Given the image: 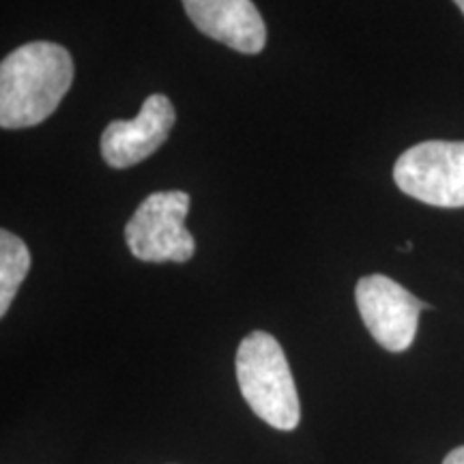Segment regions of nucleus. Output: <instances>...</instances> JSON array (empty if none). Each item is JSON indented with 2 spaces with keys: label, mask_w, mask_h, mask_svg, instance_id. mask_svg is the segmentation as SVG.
Returning a JSON list of instances; mask_svg holds the SVG:
<instances>
[{
  "label": "nucleus",
  "mask_w": 464,
  "mask_h": 464,
  "mask_svg": "<svg viewBox=\"0 0 464 464\" xmlns=\"http://www.w3.org/2000/svg\"><path fill=\"white\" fill-rule=\"evenodd\" d=\"M177 121L172 102L166 95L144 100L133 121H112L102 133V158L112 168H130L153 155L168 140Z\"/></svg>",
  "instance_id": "obj_6"
},
{
  "label": "nucleus",
  "mask_w": 464,
  "mask_h": 464,
  "mask_svg": "<svg viewBox=\"0 0 464 464\" xmlns=\"http://www.w3.org/2000/svg\"><path fill=\"white\" fill-rule=\"evenodd\" d=\"M237 381L249 409L276 430L299 426L301 404L280 342L266 332L243 338L237 351Z\"/></svg>",
  "instance_id": "obj_2"
},
{
  "label": "nucleus",
  "mask_w": 464,
  "mask_h": 464,
  "mask_svg": "<svg viewBox=\"0 0 464 464\" xmlns=\"http://www.w3.org/2000/svg\"><path fill=\"white\" fill-rule=\"evenodd\" d=\"M189 196L185 191H158L142 200L125 226L130 252L144 263H188L196 241L185 228Z\"/></svg>",
  "instance_id": "obj_3"
},
{
  "label": "nucleus",
  "mask_w": 464,
  "mask_h": 464,
  "mask_svg": "<svg viewBox=\"0 0 464 464\" xmlns=\"http://www.w3.org/2000/svg\"><path fill=\"white\" fill-rule=\"evenodd\" d=\"M443 464H464V445L462 448H456L454 451H450Z\"/></svg>",
  "instance_id": "obj_9"
},
{
  "label": "nucleus",
  "mask_w": 464,
  "mask_h": 464,
  "mask_svg": "<svg viewBox=\"0 0 464 464\" xmlns=\"http://www.w3.org/2000/svg\"><path fill=\"white\" fill-rule=\"evenodd\" d=\"M73 82V58L63 45L33 42L0 65V125L24 130L44 123Z\"/></svg>",
  "instance_id": "obj_1"
},
{
  "label": "nucleus",
  "mask_w": 464,
  "mask_h": 464,
  "mask_svg": "<svg viewBox=\"0 0 464 464\" xmlns=\"http://www.w3.org/2000/svg\"><path fill=\"white\" fill-rule=\"evenodd\" d=\"M454 3L458 5V9H460L462 14H464V0H454Z\"/></svg>",
  "instance_id": "obj_10"
},
{
  "label": "nucleus",
  "mask_w": 464,
  "mask_h": 464,
  "mask_svg": "<svg viewBox=\"0 0 464 464\" xmlns=\"http://www.w3.org/2000/svg\"><path fill=\"white\" fill-rule=\"evenodd\" d=\"M31 269V252L26 243L14 232H0V316L9 312L22 282Z\"/></svg>",
  "instance_id": "obj_8"
},
{
  "label": "nucleus",
  "mask_w": 464,
  "mask_h": 464,
  "mask_svg": "<svg viewBox=\"0 0 464 464\" xmlns=\"http://www.w3.org/2000/svg\"><path fill=\"white\" fill-rule=\"evenodd\" d=\"M357 310L372 338L390 353H404L413 344L421 310H432L392 277L365 276L355 288Z\"/></svg>",
  "instance_id": "obj_5"
},
{
  "label": "nucleus",
  "mask_w": 464,
  "mask_h": 464,
  "mask_svg": "<svg viewBox=\"0 0 464 464\" xmlns=\"http://www.w3.org/2000/svg\"><path fill=\"white\" fill-rule=\"evenodd\" d=\"M202 34L243 52L258 54L266 44L263 15L252 0H181Z\"/></svg>",
  "instance_id": "obj_7"
},
{
  "label": "nucleus",
  "mask_w": 464,
  "mask_h": 464,
  "mask_svg": "<svg viewBox=\"0 0 464 464\" xmlns=\"http://www.w3.org/2000/svg\"><path fill=\"white\" fill-rule=\"evenodd\" d=\"M393 181L411 198L432 207H464V142L430 140L400 155Z\"/></svg>",
  "instance_id": "obj_4"
}]
</instances>
